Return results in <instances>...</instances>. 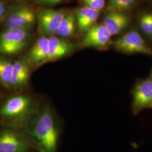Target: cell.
<instances>
[{"instance_id": "14", "label": "cell", "mask_w": 152, "mask_h": 152, "mask_svg": "<svg viewBox=\"0 0 152 152\" xmlns=\"http://www.w3.org/2000/svg\"><path fill=\"white\" fill-rule=\"evenodd\" d=\"M129 23L130 17L125 12L109 11L104 16L103 24L113 36L119 34L127 27Z\"/></svg>"}, {"instance_id": "18", "label": "cell", "mask_w": 152, "mask_h": 152, "mask_svg": "<svg viewBox=\"0 0 152 152\" xmlns=\"http://www.w3.org/2000/svg\"><path fill=\"white\" fill-rule=\"evenodd\" d=\"M139 24L143 33L147 37L152 38V31L148 12H144L140 15L139 17Z\"/></svg>"}, {"instance_id": "8", "label": "cell", "mask_w": 152, "mask_h": 152, "mask_svg": "<svg viewBox=\"0 0 152 152\" xmlns=\"http://www.w3.org/2000/svg\"><path fill=\"white\" fill-rule=\"evenodd\" d=\"M152 108V73L137 82L132 92V109L136 114L143 109Z\"/></svg>"}, {"instance_id": "10", "label": "cell", "mask_w": 152, "mask_h": 152, "mask_svg": "<svg viewBox=\"0 0 152 152\" xmlns=\"http://www.w3.org/2000/svg\"><path fill=\"white\" fill-rule=\"evenodd\" d=\"M32 66L26 57H22L14 63L10 87L20 91L27 86L29 81Z\"/></svg>"}, {"instance_id": "4", "label": "cell", "mask_w": 152, "mask_h": 152, "mask_svg": "<svg viewBox=\"0 0 152 152\" xmlns=\"http://www.w3.org/2000/svg\"><path fill=\"white\" fill-rule=\"evenodd\" d=\"M37 21V13L30 6L23 4L16 6L6 14L4 18L5 29L31 28Z\"/></svg>"}, {"instance_id": "11", "label": "cell", "mask_w": 152, "mask_h": 152, "mask_svg": "<svg viewBox=\"0 0 152 152\" xmlns=\"http://www.w3.org/2000/svg\"><path fill=\"white\" fill-rule=\"evenodd\" d=\"M49 55V37L41 36L35 41L25 56L32 67L47 63Z\"/></svg>"}, {"instance_id": "12", "label": "cell", "mask_w": 152, "mask_h": 152, "mask_svg": "<svg viewBox=\"0 0 152 152\" xmlns=\"http://www.w3.org/2000/svg\"><path fill=\"white\" fill-rule=\"evenodd\" d=\"M76 49L75 44L57 36L49 37V55L47 63L63 58Z\"/></svg>"}, {"instance_id": "6", "label": "cell", "mask_w": 152, "mask_h": 152, "mask_svg": "<svg viewBox=\"0 0 152 152\" xmlns=\"http://www.w3.org/2000/svg\"><path fill=\"white\" fill-rule=\"evenodd\" d=\"M68 12L65 9H44L37 13L39 31L44 36H55L64 17Z\"/></svg>"}, {"instance_id": "19", "label": "cell", "mask_w": 152, "mask_h": 152, "mask_svg": "<svg viewBox=\"0 0 152 152\" xmlns=\"http://www.w3.org/2000/svg\"><path fill=\"white\" fill-rule=\"evenodd\" d=\"M82 6L100 11L105 5V0H80Z\"/></svg>"}, {"instance_id": "23", "label": "cell", "mask_w": 152, "mask_h": 152, "mask_svg": "<svg viewBox=\"0 0 152 152\" xmlns=\"http://www.w3.org/2000/svg\"><path fill=\"white\" fill-rule=\"evenodd\" d=\"M20 2H21L22 3H23V4H24L25 2H27V1H28L29 0H19Z\"/></svg>"}, {"instance_id": "5", "label": "cell", "mask_w": 152, "mask_h": 152, "mask_svg": "<svg viewBox=\"0 0 152 152\" xmlns=\"http://www.w3.org/2000/svg\"><path fill=\"white\" fill-rule=\"evenodd\" d=\"M113 46L116 51L125 54L152 55V49L147 45L141 35L132 30L117 38Z\"/></svg>"}, {"instance_id": "3", "label": "cell", "mask_w": 152, "mask_h": 152, "mask_svg": "<svg viewBox=\"0 0 152 152\" xmlns=\"http://www.w3.org/2000/svg\"><path fill=\"white\" fill-rule=\"evenodd\" d=\"M30 29H5L0 33V55L11 56L21 53L28 45Z\"/></svg>"}, {"instance_id": "1", "label": "cell", "mask_w": 152, "mask_h": 152, "mask_svg": "<svg viewBox=\"0 0 152 152\" xmlns=\"http://www.w3.org/2000/svg\"><path fill=\"white\" fill-rule=\"evenodd\" d=\"M29 136L39 152H56L59 131L51 109L46 107L31 124Z\"/></svg>"}, {"instance_id": "2", "label": "cell", "mask_w": 152, "mask_h": 152, "mask_svg": "<svg viewBox=\"0 0 152 152\" xmlns=\"http://www.w3.org/2000/svg\"><path fill=\"white\" fill-rule=\"evenodd\" d=\"M34 109L32 100L24 95H15L7 99L0 108V115L18 124H25Z\"/></svg>"}, {"instance_id": "20", "label": "cell", "mask_w": 152, "mask_h": 152, "mask_svg": "<svg viewBox=\"0 0 152 152\" xmlns=\"http://www.w3.org/2000/svg\"><path fill=\"white\" fill-rule=\"evenodd\" d=\"M65 0H35V3L43 6H53L56 5Z\"/></svg>"}, {"instance_id": "16", "label": "cell", "mask_w": 152, "mask_h": 152, "mask_svg": "<svg viewBox=\"0 0 152 152\" xmlns=\"http://www.w3.org/2000/svg\"><path fill=\"white\" fill-rule=\"evenodd\" d=\"M14 63L0 56V83L6 87L10 85Z\"/></svg>"}, {"instance_id": "13", "label": "cell", "mask_w": 152, "mask_h": 152, "mask_svg": "<svg viewBox=\"0 0 152 152\" xmlns=\"http://www.w3.org/2000/svg\"><path fill=\"white\" fill-rule=\"evenodd\" d=\"M78 31L85 34L96 24L100 11L95 10L85 6L77 7L75 10Z\"/></svg>"}, {"instance_id": "17", "label": "cell", "mask_w": 152, "mask_h": 152, "mask_svg": "<svg viewBox=\"0 0 152 152\" xmlns=\"http://www.w3.org/2000/svg\"><path fill=\"white\" fill-rule=\"evenodd\" d=\"M135 1L136 0H108V10L125 12L132 7Z\"/></svg>"}, {"instance_id": "15", "label": "cell", "mask_w": 152, "mask_h": 152, "mask_svg": "<svg viewBox=\"0 0 152 152\" xmlns=\"http://www.w3.org/2000/svg\"><path fill=\"white\" fill-rule=\"evenodd\" d=\"M77 23L74 11H68L62 20L56 36L60 38H71L76 32Z\"/></svg>"}, {"instance_id": "21", "label": "cell", "mask_w": 152, "mask_h": 152, "mask_svg": "<svg viewBox=\"0 0 152 152\" xmlns=\"http://www.w3.org/2000/svg\"><path fill=\"white\" fill-rule=\"evenodd\" d=\"M6 12V6L3 1L0 0V21L5 18Z\"/></svg>"}, {"instance_id": "22", "label": "cell", "mask_w": 152, "mask_h": 152, "mask_svg": "<svg viewBox=\"0 0 152 152\" xmlns=\"http://www.w3.org/2000/svg\"><path fill=\"white\" fill-rule=\"evenodd\" d=\"M148 12V17H149V19L150 26H151L152 33V12Z\"/></svg>"}, {"instance_id": "7", "label": "cell", "mask_w": 152, "mask_h": 152, "mask_svg": "<svg viewBox=\"0 0 152 152\" xmlns=\"http://www.w3.org/2000/svg\"><path fill=\"white\" fill-rule=\"evenodd\" d=\"M31 143L26 136L11 129L0 130V152H28Z\"/></svg>"}, {"instance_id": "9", "label": "cell", "mask_w": 152, "mask_h": 152, "mask_svg": "<svg viewBox=\"0 0 152 152\" xmlns=\"http://www.w3.org/2000/svg\"><path fill=\"white\" fill-rule=\"evenodd\" d=\"M112 36L103 24H96L83 34L81 45L83 48L105 49L111 42Z\"/></svg>"}]
</instances>
